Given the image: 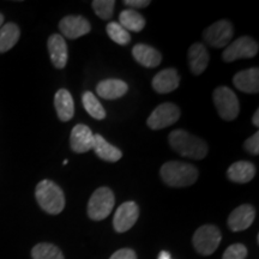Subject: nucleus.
I'll return each mask as SVG.
<instances>
[{
    "label": "nucleus",
    "instance_id": "nucleus-1",
    "mask_svg": "<svg viewBox=\"0 0 259 259\" xmlns=\"http://www.w3.org/2000/svg\"><path fill=\"white\" fill-rule=\"evenodd\" d=\"M170 148L181 156L193 160H202L208 154V145L203 139L189 134L185 130H176L168 137Z\"/></svg>",
    "mask_w": 259,
    "mask_h": 259
},
{
    "label": "nucleus",
    "instance_id": "nucleus-2",
    "mask_svg": "<svg viewBox=\"0 0 259 259\" xmlns=\"http://www.w3.org/2000/svg\"><path fill=\"white\" fill-rule=\"evenodd\" d=\"M162 180L170 187H187L198 179V169L193 164L180 161H169L161 167Z\"/></svg>",
    "mask_w": 259,
    "mask_h": 259
},
{
    "label": "nucleus",
    "instance_id": "nucleus-3",
    "mask_svg": "<svg viewBox=\"0 0 259 259\" xmlns=\"http://www.w3.org/2000/svg\"><path fill=\"white\" fill-rule=\"evenodd\" d=\"M35 197L40 208L50 215H58L65 208L63 190L54 181L45 179L37 184Z\"/></svg>",
    "mask_w": 259,
    "mask_h": 259
},
{
    "label": "nucleus",
    "instance_id": "nucleus-4",
    "mask_svg": "<svg viewBox=\"0 0 259 259\" xmlns=\"http://www.w3.org/2000/svg\"><path fill=\"white\" fill-rule=\"evenodd\" d=\"M114 193L108 187H100L92 194L88 202V216L94 221H101L111 215L114 208Z\"/></svg>",
    "mask_w": 259,
    "mask_h": 259
},
{
    "label": "nucleus",
    "instance_id": "nucleus-5",
    "mask_svg": "<svg viewBox=\"0 0 259 259\" xmlns=\"http://www.w3.org/2000/svg\"><path fill=\"white\" fill-rule=\"evenodd\" d=\"M212 99L219 115L223 120L232 121L238 118L240 106H239L238 96L232 89H229L228 87H219L218 89L213 90Z\"/></svg>",
    "mask_w": 259,
    "mask_h": 259
},
{
    "label": "nucleus",
    "instance_id": "nucleus-6",
    "mask_svg": "<svg viewBox=\"0 0 259 259\" xmlns=\"http://www.w3.org/2000/svg\"><path fill=\"white\" fill-rule=\"evenodd\" d=\"M222 240L221 231L216 226L204 225L199 227L193 234V246L198 253L210 255L218 250Z\"/></svg>",
    "mask_w": 259,
    "mask_h": 259
},
{
    "label": "nucleus",
    "instance_id": "nucleus-7",
    "mask_svg": "<svg viewBox=\"0 0 259 259\" xmlns=\"http://www.w3.org/2000/svg\"><path fill=\"white\" fill-rule=\"evenodd\" d=\"M258 44L250 36H241L226 47L222 53L223 60L227 63L239 59H250L257 56Z\"/></svg>",
    "mask_w": 259,
    "mask_h": 259
},
{
    "label": "nucleus",
    "instance_id": "nucleus-8",
    "mask_svg": "<svg viewBox=\"0 0 259 259\" xmlns=\"http://www.w3.org/2000/svg\"><path fill=\"white\" fill-rule=\"evenodd\" d=\"M180 118L179 107L167 102L157 106L148 118L147 124L151 130H162L176 124Z\"/></svg>",
    "mask_w": 259,
    "mask_h": 259
},
{
    "label": "nucleus",
    "instance_id": "nucleus-9",
    "mask_svg": "<svg viewBox=\"0 0 259 259\" xmlns=\"http://www.w3.org/2000/svg\"><path fill=\"white\" fill-rule=\"evenodd\" d=\"M233 34H234V30H233L231 22L221 19L204 30L203 38L211 47L222 48L231 42Z\"/></svg>",
    "mask_w": 259,
    "mask_h": 259
},
{
    "label": "nucleus",
    "instance_id": "nucleus-10",
    "mask_svg": "<svg viewBox=\"0 0 259 259\" xmlns=\"http://www.w3.org/2000/svg\"><path fill=\"white\" fill-rule=\"evenodd\" d=\"M139 216V208L135 202H125L116 209L113 227L118 233H125L130 231Z\"/></svg>",
    "mask_w": 259,
    "mask_h": 259
},
{
    "label": "nucleus",
    "instance_id": "nucleus-11",
    "mask_svg": "<svg viewBox=\"0 0 259 259\" xmlns=\"http://www.w3.org/2000/svg\"><path fill=\"white\" fill-rule=\"evenodd\" d=\"M61 34L70 40H76L80 36L89 34L92 25L83 16H66L59 22Z\"/></svg>",
    "mask_w": 259,
    "mask_h": 259
},
{
    "label": "nucleus",
    "instance_id": "nucleus-12",
    "mask_svg": "<svg viewBox=\"0 0 259 259\" xmlns=\"http://www.w3.org/2000/svg\"><path fill=\"white\" fill-rule=\"evenodd\" d=\"M71 149L77 154L88 153L94 148V134L88 126L77 124L71 131L70 136Z\"/></svg>",
    "mask_w": 259,
    "mask_h": 259
},
{
    "label": "nucleus",
    "instance_id": "nucleus-13",
    "mask_svg": "<svg viewBox=\"0 0 259 259\" xmlns=\"http://www.w3.org/2000/svg\"><path fill=\"white\" fill-rule=\"evenodd\" d=\"M255 218V210L250 204H242L232 211L228 218V227L233 232H241L250 228Z\"/></svg>",
    "mask_w": 259,
    "mask_h": 259
},
{
    "label": "nucleus",
    "instance_id": "nucleus-14",
    "mask_svg": "<svg viewBox=\"0 0 259 259\" xmlns=\"http://www.w3.org/2000/svg\"><path fill=\"white\" fill-rule=\"evenodd\" d=\"M47 45L51 60L54 67L64 69L66 66L67 59H69V48H67L65 38L59 34H53L48 38Z\"/></svg>",
    "mask_w": 259,
    "mask_h": 259
},
{
    "label": "nucleus",
    "instance_id": "nucleus-15",
    "mask_svg": "<svg viewBox=\"0 0 259 259\" xmlns=\"http://www.w3.org/2000/svg\"><path fill=\"white\" fill-rule=\"evenodd\" d=\"M235 88L246 94H257L259 92V70L258 67L238 72L233 78Z\"/></svg>",
    "mask_w": 259,
    "mask_h": 259
},
{
    "label": "nucleus",
    "instance_id": "nucleus-16",
    "mask_svg": "<svg viewBox=\"0 0 259 259\" xmlns=\"http://www.w3.org/2000/svg\"><path fill=\"white\" fill-rule=\"evenodd\" d=\"M180 77L176 69H166L158 72L153 78V88L158 94H168L178 89Z\"/></svg>",
    "mask_w": 259,
    "mask_h": 259
},
{
    "label": "nucleus",
    "instance_id": "nucleus-17",
    "mask_svg": "<svg viewBox=\"0 0 259 259\" xmlns=\"http://www.w3.org/2000/svg\"><path fill=\"white\" fill-rule=\"evenodd\" d=\"M209 52L206 51V48L204 45L193 44L189 50V65L190 69L192 71L193 74L199 76L204 71L206 70L209 65Z\"/></svg>",
    "mask_w": 259,
    "mask_h": 259
},
{
    "label": "nucleus",
    "instance_id": "nucleus-18",
    "mask_svg": "<svg viewBox=\"0 0 259 259\" xmlns=\"http://www.w3.org/2000/svg\"><path fill=\"white\" fill-rule=\"evenodd\" d=\"M127 84L120 79H105L96 85L97 95L105 100L120 99L127 93Z\"/></svg>",
    "mask_w": 259,
    "mask_h": 259
},
{
    "label": "nucleus",
    "instance_id": "nucleus-19",
    "mask_svg": "<svg viewBox=\"0 0 259 259\" xmlns=\"http://www.w3.org/2000/svg\"><path fill=\"white\" fill-rule=\"evenodd\" d=\"M54 106H56L58 118L60 121H69L74 115V101L69 90L59 89L54 96Z\"/></svg>",
    "mask_w": 259,
    "mask_h": 259
},
{
    "label": "nucleus",
    "instance_id": "nucleus-20",
    "mask_svg": "<svg viewBox=\"0 0 259 259\" xmlns=\"http://www.w3.org/2000/svg\"><path fill=\"white\" fill-rule=\"evenodd\" d=\"M132 56L137 63L145 67H156L161 64V53L154 47L144 44H138L132 48Z\"/></svg>",
    "mask_w": 259,
    "mask_h": 259
},
{
    "label": "nucleus",
    "instance_id": "nucleus-21",
    "mask_svg": "<svg viewBox=\"0 0 259 259\" xmlns=\"http://www.w3.org/2000/svg\"><path fill=\"white\" fill-rule=\"evenodd\" d=\"M255 176V167L248 161H238L233 163L227 170V177L233 183L246 184Z\"/></svg>",
    "mask_w": 259,
    "mask_h": 259
},
{
    "label": "nucleus",
    "instance_id": "nucleus-22",
    "mask_svg": "<svg viewBox=\"0 0 259 259\" xmlns=\"http://www.w3.org/2000/svg\"><path fill=\"white\" fill-rule=\"evenodd\" d=\"M95 154L103 161L118 162L122 157L120 149L109 144L101 135H94V148Z\"/></svg>",
    "mask_w": 259,
    "mask_h": 259
},
{
    "label": "nucleus",
    "instance_id": "nucleus-23",
    "mask_svg": "<svg viewBox=\"0 0 259 259\" xmlns=\"http://www.w3.org/2000/svg\"><path fill=\"white\" fill-rule=\"evenodd\" d=\"M119 24L128 32H139L145 27V18L136 10H124L119 15Z\"/></svg>",
    "mask_w": 259,
    "mask_h": 259
},
{
    "label": "nucleus",
    "instance_id": "nucleus-24",
    "mask_svg": "<svg viewBox=\"0 0 259 259\" xmlns=\"http://www.w3.org/2000/svg\"><path fill=\"white\" fill-rule=\"evenodd\" d=\"M21 36V30L15 23H6L0 28V53H5L15 47Z\"/></svg>",
    "mask_w": 259,
    "mask_h": 259
},
{
    "label": "nucleus",
    "instance_id": "nucleus-25",
    "mask_svg": "<svg viewBox=\"0 0 259 259\" xmlns=\"http://www.w3.org/2000/svg\"><path fill=\"white\" fill-rule=\"evenodd\" d=\"M82 102L85 111L88 112V114L92 118L96 119V120H102V119L106 118L105 108L92 92H85L83 94Z\"/></svg>",
    "mask_w": 259,
    "mask_h": 259
},
{
    "label": "nucleus",
    "instance_id": "nucleus-26",
    "mask_svg": "<svg viewBox=\"0 0 259 259\" xmlns=\"http://www.w3.org/2000/svg\"><path fill=\"white\" fill-rule=\"evenodd\" d=\"M32 259H65L63 252L56 245L41 242L35 245L31 250Z\"/></svg>",
    "mask_w": 259,
    "mask_h": 259
},
{
    "label": "nucleus",
    "instance_id": "nucleus-27",
    "mask_svg": "<svg viewBox=\"0 0 259 259\" xmlns=\"http://www.w3.org/2000/svg\"><path fill=\"white\" fill-rule=\"evenodd\" d=\"M107 34L111 40H113L115 44L121 45V46H125V45L130 44L131 41V35L130 32L121 27L120 24L116 23V22H111L108 25H107Z\"/></svg>",
    "mask_w": 259,
    "mask_h": 259
},
{
    "label": "nucleus",
    "instance_id": "nucleus-28",
    "mask_svg": "<svg viewBox=\"0 0 259 259\" xmlns=\"http://www.w3.org/2000/svg\"><path fill=\"white\" fill-rule=\"evenodd\" d=\"M92 5L95 14L101 19L107 21L113 16L115 2L114 0H94Z\"/></svg>",
    "mask_w": 259,
    "mask_h": 259
},
{
    "label": "nucleus",
    "instance_id": "nucleus-29",
    "mask_svg": "<svg viewBox=\"0 0 259 259\" xmlns=\"http://www.w3.org/2000/svg\"><path fill=\"white\" fill-rule=\"evenodd\" d=\"M247 257V248L242 244H233L229 246L222 255V259H245Z\"/></svg>",
    "mask_w": 259,
    "mask_h": 259
},
{
    "label": "nucleus",
    "instance_id": "nucleus-30",
    "mask_svg": "<svg viewBox=\"0 0 259 259\" xmlns=\"http://www.w3.org/2000/svg\"><path fill=\"white\" fill-rule=\"evenodd\" d=\"M244 148L252 155L259 154V134L258 132H255L253 136H251L250 138L246 139L245 143H244Z\"/></svg>",
    "mask_w": 259,
    "mask_h": 259
},
{
    "label": "nucleus",
    "instance_id": "nucleus-31",
    "mask_svg": "<svg viewBox=\"0 0 259 259\" xmlns=\"http://www.w3.org/2000/svg\"><path fill=\"white\" fill-rule=\"evenodd\" d=\"M109 259H137V254L131 248H121L113 253Z\"/></svg>",
    "mask_w": 259,
    "mask_h": 259
},
{
    "label": "nucleus",
    "instance_id": "nucleus-32",
    "mask_svg": "<svg viewBox=\"0 0 259 259\" xmlns=\"http://www.w3.org/2000/svg\"><path fill=\"white\" fill-rule=\"evenodd\" d=\"M149 4H150V0H125L124 2V5L130 6L132 10L147 8Z\"/></svg>",
    "mask_w": 259,
    "mask_h": 259
},
{
    "label": "nucleus",
    "instance_id": "nucleus-33",
    "mask_svg": "<svg viewBox=\"0 0 259 259\" xmlns=\"http://www.w3.org/2000/svg\"><path fill=\"white\" fill-rule=\"evenodd\" d=\"M157 259H171V258H170L169 252H167V251H161L160 254H158Z\"/></svg>",
    "mask_w": 259,
    "mask_h": 259
},
{
    "label": "nucleus",
    "instance_id": "nucleus-34",
    "mask_svg": "<svg viewBox=\"0 0 259 259\" xmlns=\"http://www.w3.org/2000/svg\"><path fill=\"white\" fill-rule=\"evenodd\" d=\"M252 122H253V125L257 126V127L259 126V112L258 111H255L253 119H252Z\"/></svg>",
    "mask_w": 259,
    "mask_h": 259
},
{
    "label": "nucleus",
    "instance_id": "nucleus-35",
    "mask_svg": "<svg viewBox=\"0 0 259 259\" xmlns=\"http://www.w3.org/2000/svg\"><path fill=\"white\" fill-rule=\"evenodd\" d=\"M3 23H4V16L0 14V28L3 27Z\"/></svg>",
    "mask_w": 259,
    "mask_h": 259
}]
</instances>
